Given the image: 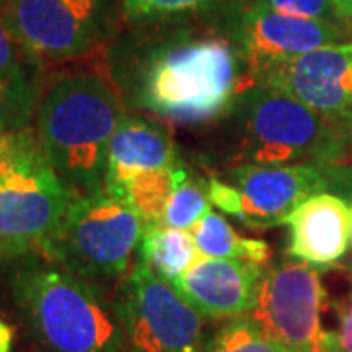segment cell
I'll list each match as a JSON object with an SVG mask.
<instances>
[{
    "label": "cell",
    "instance_id": "7402d4cb",
    "mask_svg": "<svg viewBox=\"0 0 352 352\" xmlns=\"http://www.w3.org/2000/svg\"><path fill=\"white\" fill-rule=\"evenodd\" d=\"M41 65L34 61L28 51L16 41L8 25L0 16V76L8 80H36Z\"/></svg>",
    "mask_w": 352,
    "mask_h": 352
},
{
    "label": "cell",
    "instance_id": "d6a6232c",
    "mask_svg": "<svg viewBox=\"0 0 352 352\" xmlns=\"http://www.w3.org/2000/svg\"><path fill=\"white\" fill-rule=\"evenodd\" d=\"M351 124H352V118H351Z\"/></svg>",
    "mask_w": 352,
    "mask_h": 352
},
{
    "label": "cell",
    "instance_id": "2e32d148",
    "mask_svg": "<svg viewBox=\"0 0 352 352\" xmlns=\"http://www.w3.org/2000/svg\"><path fill=\"white\" fill-rule=\"evenodd\" d=\"M200 258L192 233L166 226L164 221L145 226L138 261L147 264L159 278L175 284Z\"/></svg>",
    "mask_w": 352,
    "mask_h": 352
},
{
    "label": "cell",
    "instance_id": "ac0fdd59",
    "mask_svg": "<svg viewBox=\"0 0 352 352\" xmlns=\"http://www.w3.org/2000/svg\"><path fill=\"white\" fill-rule=\"evenodd\" d=\"M175 170L176 166L133 176L112 196L127 204L145 226L159 223L164 219V212L175 188Z\"/></svg>",
    "mask_w": 352,
    "mask_h": 352
},
{
    "label": "cell",
    "instance_id": "6da1fadb",
    "mask_svg": "<svg viewBox=\"0 0 352 352\" xmlns=\"http://www.w3.org/2000/svg\"><path fill=\"white\" fill-rule=\"evenodd\" d=\"M245 57L231 41L180 36L147 51L129 73L112 76L124 104L176 126H206L226 116L251 80L241 78Z\"/></svg>",
    "mask_w": 352,
    "mask_h": 352
},
{
    "label": "cell",
    "instance_id": "9c48e42d",
    "mask_svg": "<svg viewBox=\"0 0 352 352\" xmlns=\"http://www.w3.org/2000/svg\"><path fill=\"white\" fill-rule=\"evenodd\" d=\"M325 288L319 270L302 261H282L263 274L258 298L247 317L292 352H329L323 329Z\"/></svg>",
    "mask_w": 352,
    "mask_h": 352
},
{
    "label": "cell",
    "instance_id": "4dcf8cb0",
    "mask_svg": "<svg viewBox=\"0 0 352 352\" xmlns=\"http://www.w3.org/2000/svg\"><path fill=\"white\" fill-rule=\"evenodd\" d=\"M351 226H352V208H351Z\"/></svg>",
    "mask_w": 352,
    "mask_h": 352
},
{
    "label": "cell",
    "instance_id": "ffe728a7",
    "mask_svg": "<svg viewBox=\"0 0 352 352\" xmlns=\"http://www.w3.org/2000/svg\"><path fill=\"white\" fill-rule=\"evenodd\" d=\"M43 80H8L0 76V133L30 127L34 110H38Z\"/></svg>",
    "mask_w": 352,
    "mask_h": 352
},
{
    "label": "cell",
    "instance_id": "603a6c76",
    "mask_svg": "<svg viewBox=\"0 0 352 352\" xmlns=\"http://www.w3.org/2000/svg\"><path fill=\"white\" fill-rule=\"evenodd\" d=\"M247 4L254 8L270 10V12L286 14V16L344 22L333 0H247Z\"/></svg>",
    "mask_w": 352,
    "mask_h": 352
},
{
    "label": "cell",
    "instance_id": "7a4b0ae2",
    "mask_svg": "<svg viewBox=\"0 0 352 352\" xmlns=\"http://www.w3.org/2000/svg\"><path fill=\"white\" fill-rule=\"evenodd\" d=\"M122 108L113 78L100 71H69L43 85L34 131L51 168L75 194L104 190L108 145Z\"/></svg>",
    "mask_w": 352,
    "mask_h": 352
},
{
    "label": "cell",
    "instance_id": "836d02e7",
    "mask_svg": "<svg viewBox=\"0 0 352 352\" xmlns=\"http://www.w3.org/2000/svg\"><path fill=\"white\" fill-rule=\"evenodd\" d=\"M351 168H352V164H351Z\"/></svg>",
    "mask_w": 352,
    "mask_h": 352
},
{
    "label": "cell",
    "instance_id": "1f68e13d",
    "mask_svg": "<svg viewBox=\"0 0 352 352\" xmlns=\"http://www.w3.org/2000/svg\"><path fill=\"white\" fill-rule=\"evenodd\" d=\"M333 2H335V4H337V2H339V0H333Z\"/></svg>",
    "mask_w": 352,
    "mask_h": 352
},
{
    "label": "cell",
    "instance_id": "8fae6325",
    "mask_svg": "<svg viewBox=\"0 0 352 352\" xmlns=\"http://www.w3.org/2000/svg\"><path fill=\"white\" fill-rule=\"evenodd\" d=\"M256 85L276 88L315 112L351 122L352 43H335L309 51L286 63L249 71Z\"/></svg>",
    "mask_w": 352,
    "mask_h": 352
},
{
    "label": "cell",
    "instance_id": "9a60e30c",
    "mask_svg": "<svg viewBox=\"0 0 352 352\" xmlns=\"http://www.w3.org/2000/svg\"><path fill=\"white\" fill-rule=\"evenodd\" d=\"M178 164L175 143L163 126L139 116H124L108 145L104 190L113 194L133 176Z\"/></svg>",
    "mask_w": 352,
    "mask_h": 352
},
{
    "label": "cell",
    "instance_id": "3957f363",
    "mask_svg": "<svg viewBox=\"0 0 352 352\" xmlns=\"http://www.w3.org/2000/svg\"><path fill=\"white\" fill-rule=\"evenodd\" d=\"M8 288L30 335L45 352H127L113 300L92 280L41 256L14 266Z\"/></svg>",
    "mask_w": 352,
    "mask_h": 352
},
{
    "label": "cell",
    "instance_id": "f1b7e54d",
    "mask_svg": "<svg viewBox=\"0 0 352 352\" xmlns=\"http://www.w3.org/2000/svg\"><path fill=\"white\" fill-rule=\"evenodd\" d=\"M337 8H339V14L342 16V20L352 25V0H339Z\"/></svg>",
    "mask_w": 352,
    "mask_h": 352
},
{
    "label": "cell",
    "instance_id": "8992f818",
    "mask_svg": "<svg viewBox=\"0 0 352 352\" xmlns=\"http://www.w3.org/2000/svg\"><path fill=\"white\" fill-rule=\"evenodd\" d=\"M113 14V0H6L0 16L43 67L92 53L112 34Z\"/></svg>",
    "mask_w": 352,
    "mask_h": 352
},
{
    "label": "cell",
    "instance_id": "83f0119b",
    "mask_svg": "<svg viewBox=\"0 0 352 352\" xmlns=\"http://www.w3.org/2000/svg\"><path fill=\"white\" fill-rule=\"evenodd\" d=\"M14 333L12 325H8L6 321L0 319V352H12L14 349Z\"/></svg>",
    "mask_w": 352,
    "mask_h": 352
},
{
    "label": "cell",
    "instance_id": "cb8c5ba5",
    "mask_svg": "<svg viewBox=\"0 0 352 352\" xmlns=\"http://www.w3.org/2000/svg\"><path fill=\"white\" fill-rule=\"evenodd\" d=\"M215 0H124V12L131 20H155L194 12Z\"/></svg>",
    "mask_w": 352,
    "mask_h": 352
},
{
    "label": "cell",
    "instance_id": "484cf974",
    "mask_svg": "<svg viewBox=\"0 0 352 352\" xmlns=\"http://www.w3.org/2000/svg\"><path fill=\"white\" fill-rule=\"evenodd\" d=\"M208 198L214 206L221 208L223 214L233 215V217L241 215V194L235 186L212 178L208 182Z\"/></svg>",
    "mask_w": 352,
    "mask_h": 352
},
{
    "label": "cell",
    "instance_id": "5bb4252c",
    "mask_svg": "<svg viewBox=\"0 0 352 352\" xmlns=\"http://www.w3.org/2000/svg\"><path fill=\"white\" fill-rule=\"evenodd\" d=\"M288 252L315 266L327 268L339 263L352 239L351 208L339 194H317L303 201L289 215Z\"/></svg>",
    "mask_w": 352,
    "mask_h": 352
},
{
    "label": "cell",
    "instance_id": "e0dca14e",
    "mask_svg": "<svg viewBox=\"0 0 352 352\" xmlns=\"http://www.w3.org/2000/svg\"><path fill=\"white\" fill-rule=\"evenodd\" d=\"M201 256L208 258H239L247 263L263 264L270 258V249L264 241L239 237L226 217L208 212L190 229Z\"/></svg>",
    "mask_w": 352,
    "mask_h": 352
},
{
    "label": "cell",
    "instance_id": "7c38bea8",
    "mask_svg": "<svg viewBox=\"0 0 352 352\" xmlns=\"http://www.w3.org/2000/svg\"><path fill=\"white\" fill-rule=\"evenodd\" d=\"M352 34L340 22L298 18L245 6L235 18L233 38L249 71L266 65L286 63L309 51L335 45Z\"/></svg>",
    "mask_w": 352,
    "mask_h": 352
},
{
    "label": "cell",
    "instance_id": "277c9868",
    "mask_svg": "<svg viewBox=\"0 0 352 352\" xmlns=\"http://www.w3.org/2000/svg\"><path fill=\"white\" fill-rule=\"evenodd\" d=\"M226 116L237 164L351 168V122L315 112L276 88L252 82L235 96Z\"/></svg>",
    "mask_w": 352,
    "mask_h": 352
},
{
    "label": "cell",
    "instance_id": "d6986e66",
    "mask_svg": "<svg viewBox=\"0 0 352 352\" xmlns=\"http://www.w3.org/2000/svg\"><path fill=\"white\" fill-rule=\"evenodd\" d=\"M208 212H212L208 186L204 188L200 180L194 178L188 168L178 164L175 170V188L170 194L163 221L166 226L188 231Z\"/></svg>",
    "mask_w": 352,
    "mask_h": 352
},
{
    "label": "cell",
    "instance_id": "d4e9b609",
    "mask_svg": "<svg viewBox=\"0 0 352 352\" xmlns=\"http://www.w3.org/2000/svg\"><path fill=\"white\" fill-rule=\"evenodd\" d=\"M39 147L36 131L24 127L18 131L0 133V182L10 175L16 164H20L32 151Z\"/></svg>",
    "mask_w": 352,
    "mask_h": 352
},
{
    "label": "cell",
    "instance_id": "f546056e",
    "mask_svg": "<svg viewBox=\"0 0 352 352\" xmlns=\"http://www.w3.org/2000/svg\"><path fill=\"white\" fill-rule=\"evenodd\" d=\"M4 2H6V0H0V12H2V8H4Z\"/></svg>",
    "mask_w": 352,
    "mask_h": 352
},
{
    "label": "cell",
    "instance_id": "5b68a950",
    "mask_svg": "<svg viewBox=\"0 0 352 352\" xmlns=\"http://www.w3.org/2000/svg\"><path fill=\"white\" fill-rule=\"evenodd\" d=\"M143 233V219L106 190L75 194L38 254L76 276L108 280L133 268Z\"/></svg>",
    "mask_w": 352,
    "mask_h": 352
},
{
    "label": "cell",
    "instance_id": "ba28073f",
    "mask_svg": "<svg viewBox=\"0 0 352 352\" xmlns=\"http://www.w3.org/2000/svg\"><path fill=\"white\" fill-rule=\"evenodd\" d=\"M75 192L51 168L38 147L0 182V261L39 251L61 221Z\"/></svg>",
    "mask_w": 352,
    "mask_h": 352
},
{
    "label": "cell",
    "instance_id": "44dd1931",
    "mask_svg": "<svg viewBox=\"0 0 352 352\" xmlns=\"http://www.w3.org/2000/svg\"><path fill=\"white\" fill-rule=\"evenodd\" d=\"M206 352H292L268 337L251 317H237L226 323L206 342Z\"/></svg>",
    "mask_w": 352,
    "mask_h": 352
},
{
    "label": "cell",
    "instance_id": "4316f807",
    "mask_svg": "<svg viewBox=\"0 0 352 352\" xmlns=\"http://www.w3.org/2000/svg\"><path fill=\"white\" fill-rule=\"evenodd\" d=\"M329 352H352V296L340 311L339 329L331 333Z\"/></svg>",
    "mask_w": 352,
    "mask_h": 352
},
{
    "label": "cell",
    "instance_id": "30bf717a",
    "mask_svg": "<svg viewBox=\"0 0 352 352\" xmlns=\"http://www.w3.org/2000/svg\"><path fill=\"white\" fill-rule=\"evenodd\" d=\"M241 194V221L251 227L286 223L317 194L352 192V168L323 164H237L227 170Z\"/></svg>",
    "mask_w": 352,
    "mask_h": 352
},
{
    "label": "cell",
    "instance_id": "4fadbf2b",
    "mask_svg": "<svg viewBox=\"0 0 352 352\" xmlns=\"http://www.w3.org/2000/svg\"><path fill=\"white\" fill-rule=\"evenodd\" d=\"M263 274V266L258 264L200 254L173 286L201 317L237 319L252 311Z\"/></svg>",
    "mask_w": 352,
    "mask_h": 352
},
{
    "label": "cell",
    "instance_id": "52a82bcc",
    "mask_svg": "<svg viewBox=\"0 0 352 352\" xmlns=\"http://www.w3.org/2000/svg\"><path fill=\"white\" fill-rule=\"evenodd\" d=\"M113 305L127 352H206L201 315L147 264L118 284Z\"/></svg>",
    "mask_w": 352,
    "mask_h": 352
}]
</instances>
